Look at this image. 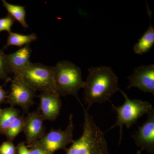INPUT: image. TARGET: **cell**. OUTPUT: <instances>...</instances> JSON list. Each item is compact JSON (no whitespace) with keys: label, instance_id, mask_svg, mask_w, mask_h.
Segmentation results:
<instances>
[{"label":"cell","instance_id":"25","mask_svg":"<svg viewBox=\"0 0 154 154\" xmlns=\"http://www.w3.org/2000/svg\"><path fill=\"white\" fill-rule=\"evenodd\" d=\"M2 109H1V108H0V114H1V112H2Z\"/></svg>","mask_w":154,"mask_h":154},{"label":"cell","instance_id":"8","mask_svg":"<svg viewBox=\"0 0 154 154\" xmlns=\"http://www.w3.org/2000/svg\"><path fill=\"white\" fill-rule=\"evenodd\" d=\"M129 84L127 89L137 88L144 93L154 95V64L141 65L134 70L128 77Z\"/></svg>","mask_w":154,"mask_h":154},{"label":"cell","instance_id":"19","mask_svg":"<svg viewBox=\"0 0 154 154\" xmlns=\"http://www.w3.org/2000/svg\"><path fill=\"white\" fill-rule=\"evenodd\" d=\"M15 19L10 14L7 17L0 19V33L3 31H7L11 33V28L15 22Z\"/></svg>","mask_w":154,"mask_h":154},{"label":"cell","instance_id":"21","mask_svg":"<svg viewBox=\"0 0 154 154\" xmlns=\"http://www.w3.org/2000/svg\"><path fill=\"white\" fill-rule=\"evenodd\" d=\"M27 146L30 150V154H52L43 148L38 140L28 144Z\"/></svg>","mask_w":154,"mask_h":154},{"label":"cell","instance_id":"20","mask_svg":"<svg viewBox=\"0 0 154 154\" xmlns=\"http://www.w3.org/2000/svg\"><path fill=\"white\" fill-rule=\"evenodd\" d=\"M17 147L10 141L4 142L0 146V154H17Z\"/></svg>","mask_w":154,"mask_h":154},{"label":"cell","instance_id":"16","mask_svg":"<svg viewBox=\"0 0 154 154\" xmlns=\"http://www.w3.org/2000/svg\"><path fill=\"white\" fill-rule=\"evenodd\" d=\"M2 2L9 14L14 17L15 20H17L24 28H28L25 19L26 11L25 7L12 5L5 0H2Z\"/></svg>","mask_w":154,"mask_h":154},{"label":"cell","instance_id":"14","mask_svg":"<svg viewBox=\"0 0 154 154\" xmlns=\"http://www.w3.org/2000/svg\"><path fill=\"white\" fill-rule=\"evenodd\" d=\"M20 116V110L14 107L2 109L0 114V134H5L14 119Z\"/></svg>","mask_w":154,"mask_h":154},{"label":"cell","instance_id":"2","mask_svg":"<svg viewBox=\"0 0 154 154\" xmlns=\"http://www.w3.org/2000/svg\"><path fill=\"white\" fill-rule=\"evenodd\" d=\"M84 113L83 134L71 146L66 149V154H110L108 145L103 132L94 121L88 110L80 103Z\"/></svg>","mask_w":154,"mask_h":154},{"label":"cell","instance_id":"9","mask_svg":"<svg viewBox=\"0 0 154 154\" xmlns=\"http://www.w3.org/2000/svg\"><path fill=\"white\" fill-rule=\"evenodd\" d=\"M131 137L134 139L137 146L141 150H145L149 153L154 152V108L148 114L146 121Z\"/></svg>","mask_w":154,"mask_h":154},{"label":"cell","instance_id":"23","mask_svg":"<svg viewBox=\"0 0 154 154\" xmlns=\"http://www.w3.org/2000/svg\"><path fill=\"white\" fill-rule=\"evenodd\" d=\"M8 96V92L3 90L2 87L0 86V104L7 103L6 100Z\"/></svg>","mask_w":154,"mask_h":154},{"label":"cell","instance_id":"22","mask_svg":"<svg viewBox=\"0 0 154 154\" xmlns=\"http://www.w3.org/2000/svg\"><path fill=\"white\" fill-rule=\"evenodd\" d=\"M17 154H30V151L25 142H20L17 147Z\"/></svg>","mask_w":154,"mask_h":154},{"label":"cell","instance_id":"5","mask_svg":"<svg viewBox=\"0 0 154 154\" xmlns=\"http://www.w3.org/2000/svg\"><path fill=\"white\" fill-rule=\"evenodd\" d=\"M53 69L54 67L31 62L15 76L21 78L36 91L57 94L54 80Z\"/></svg>","mask_w":154,"mask_h":154},{"label":"cell","instance_id":"4","mask_svg":"<svg viewBox=\"0 0 154 154\" xmlns=\"http://www.w3.org/2000/svg\"><path fill=\"white\" fill-rule=\"evenodd\" d=\"M124 96V103L121 106H116L111 102L112 110L117 113V120L115 124L107 129L105 132L113 129L116 126L120 128V138L119 143H121L122 137V128L125 125L127 129L136 124L137 120L145 114H148L154 109L150 103L140 99H131L121 89L119 91Z\"/></svg>","mask_w":154,"mask_h":154},{"label":"cell","instance_id":"7","mask_svg":"<svg viewBox=\"0 0 154 154\" xmlns=\"http://www.w3.org/2000/svg\"><path fill=\"white\" fill-rule=\"evenodd\" d=\"M36 92L21 78L15 76L11 80V92L7 96V102L11 107L19 106L24 113H27L34 103Z\"/></svg>","mask_w":154,"mask_h":154},{"label":"cell","instance_id":"10","mask_svg":"<svg viewBox=\"0 0 154 154\" xmlns=\"http://www.w3.org/2000/svg\"><path fill=\"white\" fill-rule=\"evenodd\" d=\"M38 112L44 120L54 121L60 113L62 106L60 96L56 93L41 92Z\"/></svg>","mask_w":154,"mask_h":154},{"label":"cell","instance_id":"11","mask_svg":"<svg viewBox=\"0 0 154 154\" xmlns=\"http://www.w3.org/2000/svg\"><path fill=\"white\" fill-rule=\"evenodd\" d=\"M43 120L38 111L28 113L25 117L22 131L26 137L27 143L39 140L45 135Z\"/></svg>","mask_w":154,"mask_h":154},{"label":"cell","instance_id":"1","mask_svg":"<svg viewBox=\"0 0 154 154\" xmlns=\"http://www.w3.org/2000/svg\"><path fill=\"white\" fill-rule=\"evenodd\" d=\"M88 71L83 89L84 102L88 110L95 103L110 102V98L120 89L118 77L110 67H92Z\"/></svg>","mask_w":154,"mask_h":154},{"label":"cell","instance_id":"12","mask_svg":"<svg viewBox=\"0 0 154 154\" xmlns=\"http://www.w3.org/2000/svg\"><path fill=\"white\" fill-rule=\"evenodd\" d=\"M32 53L30 45L21 48L16 52L6 54L7 65L10 73L17 76L30 63V58Z\"/></svg>","mask_w":154,"mask_h":154},{"label":"cell","instance_id":"13","mask_svg":"<svg viewBox=\"0 0 154 154\" xmlns=\"http://www.w3.org/2000/svg\"><path fill=\"white\" fill-rule=\"evenodd\" d=\"M146 4L147 11L150 19V25L133 47L135 53L139 55L148 52L154 44V27L151 23L152 11L149 8L147 3Z\"/></svg>","mask_w":154,"mask_h":154},{"label":"cell","instance_id":"3","mask_svg":"<svg viewBox=\"0 0 154 154\" xmlns=\"http://www.w3.org/2000/svg\"><path fill=\"white\" fill-rule=\"evenodd\" d=\"M53 75L57 93L60 96L72 95L81 102L78 92L84 88L85 81L79 67L69 61H60L54 67Z\"/></svg>","mask_w":154,"mask_h":154},{"label":"cell","instance_id":"24","mask_svg":"<svg viewBox=\"0 0 154 154\" xmlns=\"http://www.w3.org/2000/svg\"><path fill=\"white\" fill-rule=\"evenodd\" d=\"M136 154H141V150H138Z\"/></svg>","mask_w":154,"mask_h":154},{"label":"cell","instance_id":"18","mask_svg":"<svg viewBox=\"0 0 154 154\" xmlns=\"http://www.w3.org/2000/svg\"><path fill=\"white\" fill-rule=\"evenodd\" d=\"M10 73L6 62V54L0 49V79L8 82L10 80L9 77Z\"/></svg>","mask_w":154,"mask_h":154},{"label":"cell","instance_id":"17","mask_svg":"<svg viewBox=\"0 0 154 154\" xmlns=\"http://www.w3.org/2000/svg\"><path fill=\"white\" fill-rule=\"evenodd\" d=\"M25 122L24 116H20L14 119L10 125L5 134L8 139V140L13 142L17 135L23 130Z\"/></svg>","mask_w":154,"mask_h":154},{"label":"cell","instance_id":"15","mask_svg":"<svg viewBox=\"0 0 154 154\" xmlns=\"http://www.w3.org/2000/svg\"><path fill=\"white\" fill-rule=\"evenodd\" d=\"M37 38L36 34L34 33L29 35H23L11 32L9 33L7 44L4 48H7L10 45H15L19 47L25 46L26 45L30 44L32 42L36 41Z\"/></svg>","mask_w":154,"mask_h":154},{"label":"cell","instance_id":"6","mask_svg":"<svg viewBox=\"0 0 154 154\" xmlns=\"http://www.w3.org/2000/svg\"><path fill=\"white\" fill-rule=\"evenodd\" d=\"M73 116L72 114L69 116V124L65 130L60 128L57 130L51 128L47 134L38 140L40 146L52 154L58 150L66 149L67 145L74 141L73 131L75 126Z\"/></svg>","mask_w":154,"mask_h":154}]
</instances>
